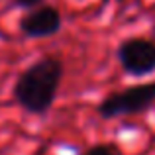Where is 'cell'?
Here are the masks:
<instances>
[{
  "mask_svg": "<svg viewBox=\"0 0 155 155\" xmlns=\"http://www.w3.org/2000/svg\"><path fill=\"white\" fill-rule=\"evenodd\" d=\"M63 79V63L57 57H41L24 69L14 84V100L24 112L43 116L57 98Z\"/></svg>",
  "mask_w": 155,
  "mask_h": 155,
  "instance_id": "6da1fadb",
  "label": "cell"
},
{
  "mask_svg": "<svg viewBox=\"0 0 155 155\" xmlns=\"http://www.w3.org/2000/svg\"><path fill=\"white\" fill-rule=\"evenodd\" d=\"M155 104V83L134 84L120 92L108 94L98 104V116L104 120L120 116H134L149 110Z\"/></svg>",
  "mask_w": 155,
  "mask_h": 155,
  "instance_id": "7a4b0ae2",
  "label": "cell"
},
{
  "mask_svg": "<svg viewBox=\"0 0 155 155\" xmlns=\"http://www.w3.org/2000/svg\"><path fill=\"white\" fill-rule=\"evenodd\" d=\"M118 61L126 75L147 77L155 73V41L145 38H130L118 45Z\"/></svg>",
  "mask_w": 155,
  "mask_h": 155,
  "instance_id": "3957f363",
  "label": "cell"
},
{
  "mask_svg": "<svg viewBox=\"0 0 155 155\" xmlns=\"http://www.w3.org/2000/svg\"><path fill=\"white\" fill-rule=\"evenodd\" d=\"M61 26H63V18H61L59 10L55 6H47V4L28 10L18 22L20 31L31 39L51 38L61 30Z\"/></svg>",
  "mask_w": 155,
  "mask_h": 155,
  "instance_id": "277c9868",
  "label": "cell"
},
{
  "mask_svg": "<svg viewBox=\"0 0 155 155\" xmlns=\"http://www.w3.org/2000/svg\"><path fill=\"white\" fill-rule=\"evenodd\" d=\"M14 8H22V10H34V8L41 6L45 0H8Z\"/></svg>",
  "mask_w": 155,
  "mask_h": 155,
  "instance_id": "5b68a950",
  "label": "cell"
},
{
  "mask_svg": "<svg viewBox=\"0 0 155 155\" xmlns=\"http://www.w3.org/2000/svg\"><path fill=\"white\" fill-rule=\"evenodd\" d=\"M83 155H118L116 151H114L110 145H92V147H88L87 151H84Z\"/></svg>",
  "mask_w": 155,
  "mask_h": 155,
  "instance_id": "8992f818",
  "label": "cell"
}]
</instances>
